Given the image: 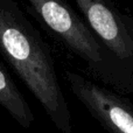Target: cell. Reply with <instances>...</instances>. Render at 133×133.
Instances as JSON below:
<instances>
[{
  "instance_id": "6da1fadb",
  "label": "cell",
  "mask_w": 133,
  "mask_h": 133,
  "mask_svg": "<svg viewBox=\"0 0 133 133\" xmlns=\"http://www.w3.org/2000/svg\"><path fill=\"white\" fill-rule=\"evenodd\" d=\"M0 54L41 104L57 131L72 133L70 109L50 49L13 0H0Z\"/></svg>"
},
{
  "instance_id": "277c9868",
  "label": "cell",
  "mask_w": 133,
  "mask_h": 133,
  "mask_svg": "<svg viewBox=\"0 0 133 133\" xmlns=\"http://www.w3.org/2000/svg\"><path fill=\"white\" fill-rule=\"evenodd\" d=\"M76 7L109 53L133 76L132 16L104 0H77Z\"/></svg>"
},
{
  "instance_id": "3957f363",
  "label": "cell",
  "mask_w": 133,
  "mask_h": 133,
  "mask_svg": "<svg viewBox=\"0 0 133 133\" xmlns=\"http://www.w3.org/2000/svg\"><path fill=\"white\" fill-rule=\"evenodd\" d=\"M72 95L109 133H133V103L120 92L72 70H64Z\"/></svg>"
},
{
  "instance_id": "5b68a950",
  "label": "cell",
  "mask_w": 133,
  "mask_h": 133,
  "mask_svg": "<svg viewBox=\"0 0 133 133\" xmlns=\"http://www.w3.org/2000/svg\"><path fill=\"white\" fill-rule=\"evenodd\" d=\"M0 106L20 125L28 130L35 117L14 79L0 61Z\"/></svg>"
},
{
  "instance_id": "7a4b0ae2",
  "label": "cell",
  "mask_w": 133,
  "mask_h": 133,
  "mask_svg": "<svg viewBox=\"0 0 133 133\" xmlns=\"http://www.w3.org/2000/svg\"><path fill=\"white\" fill-rule=\"evenodd\" d=\"M25 6L68 50L82 58L102 83L118 92L133 95V76L109 53L70 5L58 0H28Z\"/></svg>"
}]
</instances>
